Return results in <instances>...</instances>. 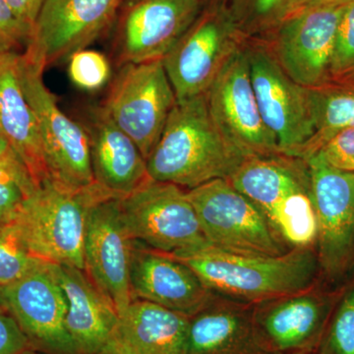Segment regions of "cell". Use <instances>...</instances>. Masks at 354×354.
Segmentation results:
<instances>
[{
  "instance_id": "cell-1",
  "label": "cell",
  "mask_w": 354,
  "mask_h": 354,
  "mask_svg": "<svg viewBox=\"0 0 354 354\" xmlns=\"http://www.w3.org/2000/svg\"><path fill=\"white\" fill-rule=\"evenodd\" d=\"M246 158L216 125L204 94L176 102L147 169L153 180L190 190L230 178Z\"/></svg>"
},
{
  "instance_id": "cell-2",
  "label": "cell",
  "mask_w": 354,
  "mask_h": 354,
  "mask_svg": "<svg viewBox=\"0 0 354 354\" xmlns=\"http://www.w3.org/2000/svg\"><path fill=\"white\" fill-rule=\"evenodd\" d=\"M218 297L258 304L293 295L318 283L315 247H295L279 256L227 252L206 245L178 255Z\"/></svg>"
},
{
  "instance_id": "cell-3",
  "label": "cell",
  "mask_w": 354,
  "mask_h": 354,
  "mask_svg": "<svg viewBox=\"0 0 354 354\" xmlns=\"http://www.w3.org/2000/svg\"><path fill=\"white\" fill-rule=\"evenodd\" d=\"M106 198L115 197L95 183L71 190L48 179L26 198L10 225L0 230L37 259L84 270L88 211Z\"/></svg>"
},
{
  "instance_id": "cell-4",
  "label": "cell",
  "mask_w": 354,
  "mask_h": 354,
  "mask_svg": "<svg viewBox=\"0 0 354 354\" xmlns=\"http://www.w3.org/2000/svg\"><path fill=\"white\" fill-rule=\"evenodd\" d=\"M227 180L262 209L290 248L315 247L318 228L304 160L281 153L247 158Z\"/></svg>"
},
{
  "instance_id": "cell-5",
  "label": "cell",
  "mask_w": 354,
  "mask_h": 354,
  "mask_svg": "<svg viewBox=\"0 0 354 354\" xmlns=\"http://www.w3.org/2000/svg\"><path fill=\"white\" fill-rule=\"evenodd\" d=\"M187 195L209 245L252 256H279L290 250L262 209L227 179L202 184L187 190Z\"/></svg>"
},
{
  "instance_id": "cell-6",
  "label": "cell",
  "mask_w": 354,
  "mask_h": 354,
  "mask_svg": "<svg viewBox=\"0 0 354 354\" xmlns=\"http://www.w3.org/2000/svg\"><path fill=\"white\" fill-rule=\"evenodd\" d=\"M44 72L21 53V83L38 122L48 176L62 187L86 189L95 184L87 129L62 111Z\"/></svg>"
},
{
  "instance_id": "cell-7",
  "label": "cell",
  "mask_w": 354,
  "mask_h": 354,
  "mask_svg": "<svg viewBox=\"0 0 354 354\" xmlns=\"http://www.w3.org/2000/svg\"><path fill=\"white\" fill-rule=\"evenodd\" d=\"M120 207L135 242L171 255L209 245L187 190L180 186L150 178L120 198Z\"/></svg>"
},
{
  "instance_id": "cell-8",
  "label": "cell",
  "mask_w": 354,
  "mask_h": 354,
  "mask_svg": "<svg viewBox=\"0 0 354 354\" xmlns=\"http://www.w3.org/2000/svg\"><path fill=\"white\" fill-rule=\"evenodd\" d=\"M176 102L162 60H156L122 65L101 108L147 160Z\"/></svg>"
},
{
  "instance_id": "cell-9",
  "label": "cell",
  "mask_w": 354,
  "mask_h": 354,
  "mask_svg": "<svg viewBox=\"0 0 354 354\" xmlns=\"http://www.w3.org/2000/svg\"><path fill=\"white\" fill-rule=\"evenodd\" d=\"M245 43L225 6L202 11L162 59L176 101L206 94L230 58Z\"/></svg>"
},
{
  "instance_id": "cell-10",
  "label": "cell",
  "mask_w": 354,
  "mask_h": 354,
  "mask_svg": "<svg viewBox=\"0 0 354 354\" xmlns=\"http://www.w3.org/2000/svg\"><path fill=\"white\" fill-rule=\"evenodd\" d=\"M304 160L318 228L320 274L339 281L354 266V172L330 167L317 153Z\"/></svg>"
},
{
  "instance_id": "cell-11",
  "label": "cell",
  "mask_w": 354,
  "mask_h": 354,
  "mask_svg": "<svg viewBox=\"0 0 354 354\" xmlns=\"http://www.w3.org/2000/svg\"><path fill=\"white\" fill-rule=\"evenodd\" d=\"M251 82L265 124L276 137L279 153L299 157L314 134L308 90L283 71L269 44H245Z\"/></svg>"
},
{
  "instance_id": "cell-12",
  "label": "cell",
  "mask_w": 354,
  "mask_h": 354,
  "mask_svg": "<svg viewBox=\"0 0 354 354\" xmlns=\"http://www.w3.org/2000/svg\"><path fill=\"white\" fill-rule=\"evenodd\" d=\"M124 0H44L24 57L46 69L97 41Z\"/></svg>"
},
{
  "instance_id": "cell-13",
  "label": "cell",
  "mask_w": 354,
  "mask_h": 354,
  "mask_svg": "<svg viewBox=\"0 0 354 354\" xmlns=\"http://www.w3.org/2000/svg\"><path fill=\"white\" fill-rule=\"evenodd\" d=\"M349 1V0H348ZM348 1L320 4L288 16L269 44L283 71L304 88L332 80L330 66L337 28Z\"/></svg>"
},
{
  "instance_id": "cell-14",
  "label": "cell",
  "mask_w": 354,
  "mask_h": 354,
  "mask_svg": "<svg viewBox=\"0 0 354 354\" xmlns=\"http://www.w3.org/2000/svg\"><path fill=\"white\" fill-rule=\"evenodd\" d=\"M342 291L308 290L254 305L261 344L269 354H314L318 351Z\"/></svg>"
},
{
  "instance_id": "cell-15",
  "label": "cell",
  "mask_w": 354,
  "mask_h": 354,
  "mask_svg": "<svg viewBox=\"0 0 354 354\" xmlns=\"http://www.w3.org/2000/svg\"><path fill=\"white\" fill-rule=\"evenodd\" d=\"M7 311L30 346L43 354H76L67 332V300L53 263L39 261L24 276L0 286Z\"/></svg>"
},
{
  "instance_id": "cell-16",
  "label": "cell",
  "mask_w": 354,
  "mask_h": 354,
  "mask_svg": "<svg viewBox=\"0 0 354 354\" xmlns=\"http://www.w3.org/2000/svg\"><path fill=\"white\" fill-rule=\"evenodd\" d=\"M245 44L230 58L206 93L221 132L247 158L281 155L276 137L261 115Z\"/></svg>"
},
{
  "instance_id": "cell-17",
  "label": "cell",
  "mask_w": 354,
  "mask_h": 354,
  "mask_svg": "<svg viewBox=\"0 0 354 354\" xmlns=\"http://www.w3.org/2000/svg\"><path fill=\"white\" fill-rule=\"evenodd\" d=\"M202 0H124L114 50L120 66L162 60L202 12Z\"/></svg>"
},
{
  "instance_id": "cell-18",
  "label": "cell",
  "mask_w": 354,
  "mask_h": 354,
  "mask_svg": "<svg viewBox=\"0 0 354 354\" xmlns=\"http://www.w3.org/2000/svg\"><path fill=\"white\" fill-rule=\"evenodd\" d=\"M120 199L106 198L93 205L84 241V271L118 316L133 300L129 274L134 243L121 215Z\"/></svg>"
},
{
  "instance_id": "cell-19",
  "label": "cell",
  "mask_w": 354,
  "mask_h": 354,
  "mask_svg": "<svg viewBox=\"0 0 354 354\" xmlns=\"http://www.w3.org/2000/svg\"><path fill=\"white\" fill-rule=\"evenodd\" d=\"M129 279L133 300H145L188 317L216 295L183 261L135 241Z\"/></svg>"
},
{
  "instance_id": "cell-20",
  "label": "cell",
  "mask_w": 354,
  "mask_h": 354,
  "mask_svg": "<svg viewBox=\"0 0 354 354\" xmlns=\"http://www.w3.org/2000/svg\"><path fill=\"white\" fill-rule=\"evenodd\" d=\"M90 138L95 183L115 198H123L150 179L147 160L138 146L109 118L95 108L84 124Z\"/></svg>"
},
{
  "instance_id": "cell-21",
  "label": "cell",
  "mask_w": 354,
  "mask_h": 354,
  "mask_svg": "<svg viewBox=\"0 0 354 354\" xmlns=\"http://www.w3.org/2000/svg\"><path fill=\"white\" fill-rule=\"evenodd\" d=\"M20 55L0 53V138L17 153L39 187L50 178L36 115L21 83Z\"/></svg>"
},
{
  "instance_id": "cell-22",
  "label": "cell",
  "mask_w": 354,
  "mask_h": 354,
  "mask_svg": "<svg viewBox=\"0 0 354 354\" xmlns=\"http://www.w3.org/2000/svg\"><path fill=\"white\" fill-rule=\"evenodd\" d=\"M67 300V332L76 354H99L118 326V311L84 270L53 264Z\"/></svg>"
},
{
  "instance_id": "cell-23",
  "label": "cell",
  "mask_w": 354,
  "mask_h": 354,
  "mask_svg": "<svg viewBox=\"0 0 354 354\" xmlns=\"http://www.w3.org/2000/svg\"><path fill=\"white\" fill-rule=\"evenodd\" d=\"M253 307L216 295L189 317L187 354H269L256 333Z\"/></svg>"
},
{
  "instance_id": "cell-24",
  "label": "cell",
  "mask_w": 354,
  "mask_h": 354,
  "mask_svg": "<svg viewBox=\"0 0 354 354\" xmlns=\"http://www.w3.org/2000/svg\"><path fill=\"white\" fill-rule=\"evenodd\" d=\"M189 317L134 299L120 314L114 334L133 354H187Z\"/></svg>"
},
{
  "instance_id": "cell-25",
  "label": "cell",
  "mask_w": 354,
  "mask_h": 354,
  "mask_svg": "<svg viewBox=\"0 0 354 354\" xmlns=\"http://www.w3.org/2000/svg\"><path fill=\"white\" fill-rule=\"evenodd\" d=\"M314 134L298 158L318 152L337 133L354 127V78L332 80L307 88Z\"/></svg>"
},
{
  "instance_id": "cell-26",
  "label": "cell",
  "mask_w": 354,
  "mask_h": 354,
  "mask_svg": "<svg viewBox=\"0 0 354 354\" xmlns=\"http://www.w3.org/2000/svg\"><path fill=\"white\" fill-rule=\"evenodd\" d=\"M290 0H228V15L244 38L276 31L288 14Z\"/></svg>"
},
{
  "instance_id": "cell-27",
  "label": "cell",
  "mask_w": 354,
  "mask_h": 354,
  "mask_svg": "<svg viewBox=\"0 0 354 354\" xmlns=\"http://www.w3.org/2000/svg\"><path fill=\"white\" fill-rule=\"evenodd\" d=\"M317 354H354V286L342 291Z\"/></svg>"
},
{
  "instance_id": "cell-28",
  "label": "cell",
  "mask_w": 354,
  "mask_h": 354,
  "mask_svg": "<svg viewBox=\"0 0 354 354\" xmlns=\"http://www.w3.org/2000/svg\"><path fill=\"white\" fill-rule=\"evenodd\" d=\"M67 60L70 80L81 90L95 92L111 79V62L100 51L83 48L72 53Z\"/></svg>"
},
{
  "instance_id": "cell-29",
  "label": "cell",
  "mask_w": 354,
  "mask_h": 354,
  "mask_svg": "<svg viewBox=\"0 0 354 354\" xmlns=\"http://www.w3.org/2000/svg\"><path fill=\"white\" fill-rule=\"evenodd\" d=\"M330 77L332 80L354 78V0H349L339 21Z\"/></svg>"
},
{
  "instance_id": "cell-30",
  "label": "cell",
  "mask_w": 354,
  "mask_h": 354,
  "mask_svg": "<svg viewBox=\"0 0 354 354\" xmlns=\"http://www.w3.org/2000/svg\"><path fill=\"white\" fill-rule=\"evenodd\" d=\"M39 261L25 252L0 230V286L17 281Z\"/></svg>"
},
{
  "instance_id": "cell-31",
  "label": "cell",
  "mask_w": 354,
  "mask_h": 354,
  "mask_svg": "<svg viewBox=\"0 0 354 354\" xmlns=\"http://www.w3.org/2000/svg\"><path fill=\"white\" fill-rule=\"evenodd\" d=\"M316 153L330 167L354 172V127L337 133Z\"/></svg>"
},
{
  "instance_id": "cell-32",
  "label": "cell",
  "mask_w": 354,
  "mask_h": 354,
  "mask_svg": "<svg viewBox=\"0 0 354 354\" xmlns=\"http://www.w3.org/2000/svg\"><path fill=\"white\" fill-rule=\"evenodd\" d=\"M29 39L7 0H0V53L17 51L27 46Z\"/></svg>"
},
{
  "instance_id": "cell-33",
  "label": "cell",
  "mask_w": 354,
  "mask_h": 354,
  "mask_svg": "<svg viewBox=\"0 0 354 354\" xmlns=\"http://www.w3.org/2000/svg\"><path fill=\"white\" fill-rule=\"evenodd\" d=\"M27 197V192L14 177L0 171V228L10 225Z\"/></svg>"
},
{
  "instance_id": "cell-34",
  "label": "cell",
  "mask_w": 354,
  "mask_h": 354,
  "mask_svg": "<svg viewBox=\"0 0 354 354\" xmlns=\"http://www.w3.org/2000/svg\"><path fill=\"white\" fill-rule=\"evenodd\" d=\"M0 171L14 177L24 188L28 196L38 188L31 174L10 145L0 138Z\"/></svg>"
},
{
  "instance_id": "cell-35",
  "label": "cell",
  "mask_w": 354,
  "mask_h": 354,
  "mask_svg": "<svg viewBox=\"0 0 354 354\" xmlns=\"http://www.w3.org/2000/svg\"><path fill=\"white\" fill-rule=\"evenodd\" d=\"M32 348L27 337L9 312H0V354H18Z\"/></svg>"
},
{
  "instance_id": "cell-36",
  "label": "cell",
  "mask_w": 354,
  "mask_h": 354,
  "mask_svg": "<svg viewBox=\"0 0 354 354\" xmlns=\"http://www.w3.org/2000/svg\"><path fill=\"white\" fill-rule=\"evenodd\" d=\"M14 14L31 37L44 0H7Z\"/></svg>"
},
{
  "instance_id": "cell-37",
  "label": "cell",
  "mask_w": 354,
  "mask_h": 354,
  "mask_svg": "<svg viewBox=\"0 0 354 354\" xmlns=\"http://www.w3.org/2000/svg\"><path fill=\"white\" fill-rule=\"evenodd\" d=\"M335 1H348V0H290L286 17L293 15V14L301 12V11L305 10V9L311 8V7L313 6Z\"/></svg>"
},
{
  "instance_id": "cell-38",
  "label": "cell",
  "mask_w": 354,
  "mask_h": 354,
  "mask_svg": "<svg viewBox=\"0 0 354 354\" xmlns=\"http://www.w3.org/2000/svg\"><path fill=\"white\" fill-rule=\"evenodd\" d=\"M99 354H133L132 351L118 339V335L113 334L108 344L102 349Z\"/></svg>"
},
{
  "instance_id": "cell-39",
  "label": "cell",
  "mask_w": 354,
  "mask_h": 354,
  "mask_svg": "<svg viewBox=\"0 0 354 354\" xmlns=\"http://www.w3.org/2000/svg\"><path fill=\"white\" fill-rule=\"evenodd\" d=\"M0 312H8L7 311L6 304H4L3 297H2L1 292H0Z\"/></svg>"
},
{
  "instance_id": "cell-40",
  "label": "cell",
  "mask_w": 354,
  "mask_h": 354,
  "mask_svg": "<svg viewBox=\"0 0 354 354\" xmlns=\"http://www.w3.org/2000/svg\"><path fill=\"white\" fill-rule=\"evenodd\" d=\"M18 354H43V353H39V351H35V349H32V348H28V349H26V351H22V353H20Z\"/></svg>"
},
{
  "instance_id": "cell-41",
  "label": "cell",
  "mask_w": 354,
  "mask_h": 354,
  "mask_svg": "<svg viewBox=\"0 0 354 354\" xmlns=\"http://www.w3.org/2000/svg\"><path fill=\"white\" fill-rule=\"evenodd\" d=\"M202 1H204V0H202Z\"/></svg>"
},
{
  "instance_id": "cell-42",
  "label": "cell",
  "mask_w": 354,
  "mask_h": 354,
  "mask_svg": "<svg viewBox=\"0 0 354 354\" xmlns=\"http://www.w3.org/2000/svg\"><path fill=\"white\" fill-rule=\"evenodd\" d=\"M314 354H317V353H314Z\"/></svg>"
}]
</instances>
